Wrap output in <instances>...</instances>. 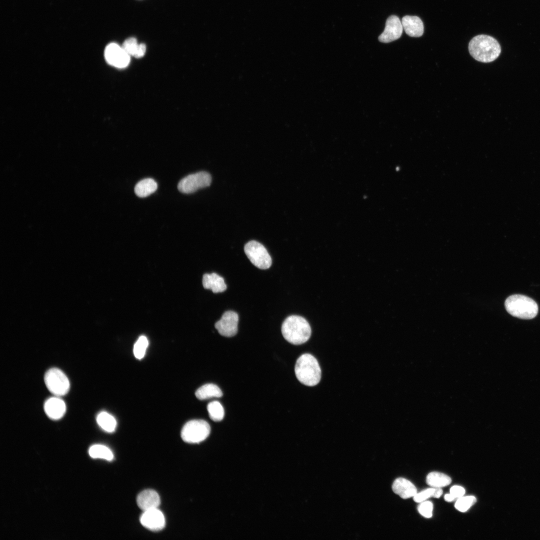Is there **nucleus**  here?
I'll use <instances>...</instances> for the list:
<instances>
[{"label":"nucleus","instance_id":"nucleus-1","mask_svg":"<svg viewBox=\"0 0 540 540\" xmlns=\"http://www.w3.org/2000/svg\"><path fill=\"white\" fill-rule=\"evenodd\" d=\"M470 54L476 60L484 63L496 60L500 56L501 48L494 38L480 34L474 37L468 44Z\"/></svg>","mask_w":540,"mask_h":540},{"label":"nucleus","instance_id":"nucleus-2","mask_svg":"<svg viewBox=\"0 0 540 540\" xmlns=\"http://www.w3.org/2000/svg\"><path fill=\"white\" fill-rule=\"evenodd\" d=\"M282 333L290 343L298 345L307 342L312 330L307 320L302 316L292 315L285 319L282 326Z\"/></svg>","mask_w":540,"mask_h":540},{"label":"nucleus","instance_id":"nucleus-3","mask_svg":"<svg viewBox=\"0 0 540 540\" xmlns=\"http://www.w3.org/2000/svg\"><path fill=\"white\" fill-rule=\"evenodd\" d=\"M294 371L299 382L307 386L316 385L321 378V370L318 362L310 354H304L298 358Z\"/></svg>","mask_w":540,"mask_h":540},{"label":"nucleus","instance_id":"nucleus-4","mask_svg":"<svg viewBox=\"0 0 540 540\" xmlns=\"http://www.w3.org/2000/svg\"><path fill=\"white\" fill-rule=\"evenodd\" d=\"M507 312L512 316L522 319L534 318L538 312V306L531 298L521 294L508 297L504 303Z\"/></svg>","mask_w":540,"mask_h":540},{"label":"nucleus","instance_id":"nucleus-5","mask_svg":"<svg viewBox=\"0 0 540 540\" xmlns=\"http://www.w3.org/2000/svg\"><path fill=\"white\" fill-rule=\"evenodd\" d=\"M210 431V428L206 421L202 420H194L187 422L181 430L182 440L188 443H199L207 438Z\"/></svg>","mask_w":540,"mask_h":540},{"label":"nucleus","instance_id":"nucleus-6","mask_svg":"<svg viewBox=\"0 0 540 540\" xmlns=\"http://www.w3.org/2000/svg\"><path fill=\"white\" fill-rule=\"evenodd\" d=\"M44 382L48 390L55 396L66 394L70 388V383L66 375L58 368L48 370L44 375Z\"/></svg>","mask_w":540,"mask_h":540},{"label":"nucleus","instance_id":"nucleus-7","mask_svg":"<svg viewBox=\"0 0 540 540\" xmlns=\"http://www.w3.org/2000/svg\"><path fill=\"white\" fill-rule=\"evenodd\" d=\"M244 251L250 262L262 270L268 268L272 265V258L265 247L260 243L251 240L246 244Z\"/></svg>","mask_w":540,"mask_h":540},{"label":"nucleus","instance_id":"nucleus-8","mask_svg":"<svg viewBox=\"0 0 540 540\" xmlns=\"http://www.w3.org/2000/svg\"><path fill=\"white\" fill-rule=\"evenodd\" d=\"M210 175L206 172H200L186 176L178 184V190L184 194H191L198 189L208 186L211 184Z\"/></svg>","mask_w":540,"mask_h":540},{"label":"nucleus","instance_id":"nucleus-9","mask_svg":"<svg viewBox=\"0 0 540 540\" xmlns=\"http://www.w3.org/2000/svg\"><path fill=\"white\" fill-rule=\"evenodd\" d=\"M238 316L236 312L232 310L224 313L221 318L215 324V328L218 333L224 336L232 337L238 332Z\"/></svg>","mask_w":540,"mask_h":540},{"label":"nucleus","instance_id":"nucleus-10","mask_svg":"<svg viewBox=\"0 0 540 540\" xmlns=\"http://www.w3.org/2000/svg\"><path fill=\"white\" fill-rule=\"evenodd\" d=\"M104 56L109 64L118 68L126 67L130 62V56L116 43H111L107 46Z\"/></svg>","mask_w":540,"mask_h":540},{"label":"nucleus","instance_id":"nucleus-11","mask_svg":"<svg viewBox=\"0 0 540 540\" xmlns=\"http://www.w3.org/2000/svg\"><path fill=\"white\" fill-rule=\"evenodd\" d=\"M402 31V25L399 18L395 15L390 16L386 20L384 30L378 36V40L384 43L392 42L398 39Z\"/></svg>","mask_w":540,"mask_h":540},{"label":"nucleus","instance_id":"nucleus-12","mask_svg":"<svg viewBox=\"0 0 540 540\" xmlns=\"http://www.w3.org/2000/svg\"><path fill=\"white\" fill-rule=\"evenodd\" d=\"M140 522L146 528L154 532L161 530L166 524L164 515L158 508L144 511Z\"/></svg>","mask_w":540,"mask_h":540},{"label":"nucleus","instance_id":"nucleus-13","mask_svg":"<svg viewBox=\"0 0 540 540\" xmlns=\"http://www.w3.org/2000/svg\"><path fill=\"white\" fill-rule=\"evenodd\" d=\"M44 410L50 418L58 420L64 416L66 411V406L60 396H55L48 398L45 402Z\"/></svg>","mask_w":540,"mask_h":540},{"label":"nucleus","instance_id":"nucleus-14","mask_svg":"<svg viewBox=\"0 0 540 540\" xmlns=\"http://www.w3.org/2000/svg\"><path fill=\"white\" fill-rule=\"evenodd\" d=\"M138 506L142 510L157 508L160 503L158 494L152 490H146L140 492L136 498Z\"/></svg>","mask_w":540,"mask_h":540},{"label":"nucleus","instance_id":"nucleus-15","mask_svg":"<svg viewBox=\"0 0 540 540\" xmlns=\"http://www.w3.org/2000/svg\"><path fill=\"white\" fill-rule=\"evenodd\" d=\"M401 22L403 29L408 36L418 38L423 34L424 24L418 16H405L402 18Z\"/></svg>","mask_w":540,"mask_h":540},{"label":"nucleus","instance_id":"nucleus-16","mask_svg":"<svg viewBox=\"0 0 540 540\" xmlns=\"http://www.w3.org/2000/svg\"><path fill=\"white\" fill-rule=\"evenodd\" d=\"M392 489L395 494L404 499L414 497L417 493L414 485L410 480L402 478H398L394 482Z\"/></svg>","mask_w":540,"mask_h":540},{"label":"nucleus","instance_id":"nucleus-17","mask_svg":"<svg viewBox=\"0 0 540 540\" xmlns=\"http://www.w3.org/2000/svg\"><path fill=\"white\" fill-rule=\"evenodd\" d=\"M202 285L204 288L210 290L214 293L223 292L227 288L224 278L214 272L203 276Z\"/></svg>","mask_w":540,"mask_h":540},{"label":"nucleus","instance_id":"nucleus-18","mask_svg":"<svg viewBox=\"0 0 540 540\" xmlns=\"http://www.w3.org/2000/svg\"><path fill=\"white\" fill-rule=\"evenodd\" d=\"M158 188L156 182L152 178L143 179L138 182L134 187L136 194L140 198L148 196L154 193Z\"/></svg>","mask_w":540,"mask_h":540},{"label":"nucleus","instance_id":"nucleus-19","mask_svg":"<svg viewBox=\"0 0 540 540\" xmlns=\"http://www.w3.org/2000/svg\"><path fill=\"white\" fill-rule=\"evenodd\" d=\"M196 397L200 400L212 398H220L222 392L220 388L213 384H206L199 388L195 393Z\"/></svg>","mask_w":540,"mask_h":540},{"label":"nucleus","instance_id":"nucleus-20","mask_svg":"<svg viewBox=\"0 0 540 540\" xmlns=\"http://www.w3.org/2000/svg\"><path fill=\"white\" fill-rule=\"evenodd\" d=\"M426 484L432 488H442L450 484L452 480L448 476L439 472H431L426 479Z\"/></svg>","mask_w":540,"mask_h":540},{"label":"nucleus","instance_id":"nucleus-21","mask_svg":"<svg viewBox=\"0 0 540 540\" xmlns=\"http://www.w3.org/2000/svg\"><path fill=\"white\" fill-rule=\"evenodd\" d=\"M96 422L102 429L108 432H114L116 426L114 418L106 412H102L98 414Z\"/></svg>","mask_w":540,"mask_h":540},{"label":"nucleus","instance_id":"nucleus-22","mask_svg":"<svg viewBox=\"0 0 540 540\" xmlns=\"http://www.w3.org/2000/svg\"><path fill=\"white\" fill-rule=\"evenodd\" d=\"M88 453L92 458H100L108 460H112L114 458V454L110 450L104 445L92 446L89 449Z\"/></svg>","mask_w":540,"mask_h":540},{"label":"nucleus","instance_id":"nucleus-23","mask_svg":"<svg viewBox=\"0 0 540 540\" xmlns=\"http://www.w3.org/2000/svg\"><path fill=\"white\" fill-rule=\"evenodd\" d=\"M207 410L210 418L214 422H220L224 417V411L223 406L218 401H213L208 404Z\"/></svg>","mask_w":540,"mask_h":540},{"label":"nucleus","instance_id":"nucleus-24","mask_svg":"<svg viewBox=\"0 0 540 540\" xmlns=\"http://www.w3.org/2000/svg\"><path fill=\"white\" fill-rule=\"evenodd\" d=\"M148 345V341L145 336H142L138 338L134 346V354L136 358L140 360L144 356Z\"/></svg>","mask_w":540,"mask_h":540},{"label":"nucleus","instance_id":"nucleus-25","mask_svg":"<svg viewBox=\"0 0 540 540\" xmlns=\"http://www.w3.org/2000/svg\"><path fill=\"white\" fill-rule=\"evenodd\" d=\"M476 501V498L472 496H462L458 499L455 508L458 511H467Z\"/></svg>","mask_w":540,"mask_h":540},{"label":"nucleus","instance_id":"nucleus-26","mask_svg":"<svg viewBox=\"0 0 540 540\" xmlns=\"http://www.w3.org/2000/svg\"><path fill=\"white\" fill-rule=\"evenodd\" d=\"M137 40L134 38H129L124 42L122 47L130 56H134L138 46Z\"/></svg>","mask_w":540,"mask_h":540},{"label":"nucleus","instance_id":"nucleus-27","mask_svg":"<svg viewBox=\"0 0 540 540\" xmlns=\"http://www.w3.org/2000/svg\"><path fill=\"white\" fill-rule=\"evenodd\" d=\"M418 510L422 516L430 518L432 516L433 504L432 502L426 501L422 502L418 506Z\"/></svg>","mask_w":540,"mask_h":540},{"label":"nucleus","instance_id":"nucleus-28","mask_svg":"<svg viewBox=\"0 0 540 540\" xmlns=\"http://www.w3.org/2000/svg\"><path fill=\"white\" fill-rule=\"evenodd\" d=\"M435 488H428L414 496V500L416 502H422L428 498L432 496Z\"/></svg>","mask_w":540,"mask_h":540},{"label":"nucleus","instance_id":"nucleus-29","mask_svg":"<svg viewBox=\"0 0 540 540\" xmlns=\"http://www.w3.org/2000/svg\"><path fill=\"white\" fill-rule=\"evenodd\" d=\"M465 492V490L464 488L458 486H454L450 489V494L455 498H458L462 496L464 494Z\"/></svg>","mask_w":540,"mask_h":540},{"label":"nucleus","instance_id":"nucleus-30","mask_svg":"<svg viewBox=\"0 0 540 540\" xmlns=\"http://www.w3.org/2000/svg\"><path fill=\"white\" fill-rule=\"evenodd\" d=\"M146 52V46L144 44H140L138 46L136 51V52L134 56V57L136 58H140L142 57Z\"/></svg>","mask_w":540,"mask_h":540},{"label":"nucleus","instance_id":"nucleus-31","mask_svg":"<svg viewBox=\"0 0 540 540\" xmlns=\"http://www.w3.org/2000/svg\"><path fill=\"white\" fill-rule=\"evenodd\" d=\"M442 494V490L441 488H436L432 497L439 498Z\"/></svg>","mask_w":540,"mask_h":540},{"label":"nucleus","instance_id":"nucleus-32","mask_svg":"<svg viewBox=\"0 0 540 540\" xmlns=\"http://www.w3.org/2000/svg\"><path fill=\"white\" fill-rule=\"evenodd\" d=\"M444 498L445 500H446V502H452L455 499V498L450 494H446L444 496Z\"/></svg>","mask_w":540,"mask_h":540}]
</instances>
